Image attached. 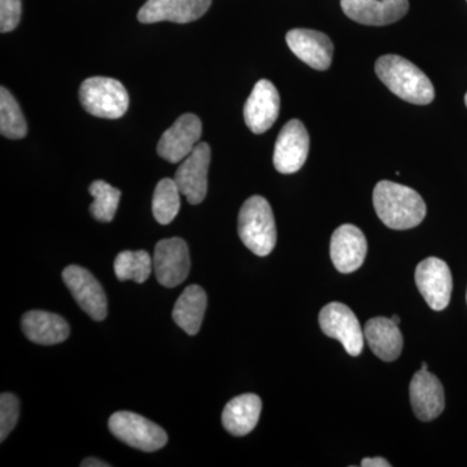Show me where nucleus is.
I'll return each mask as SVG.
<instances>
[{"label":"nucleus","mask_w":467,"mask_h":467,"mask_svg":"<svg viewBox=\"0 0 467 467\" xmlns=\"http://www.w3.org/2000/svg\"><path fill=\"white\" fill-rule=\"evenodd\" d=\"M373 204L379 220L392 230L413 229L426 217L422 196L410 187L380 181L373 192Z\"/></svg>","instance_id":"obj_1"},{"label":"nucleus","mask_w":467,"mask_h":467,"mask_svg":"<svg viewBox=\"0 0 467 467\" xmlns=\"http://www.w3.org/2000/svg\"><path fill=\"white\" fill-rule=\"evenodd\" d=\"M376 73L389 91L408 103L427 106L435 99L434 85L429 77L405 57H380L376 63Z\"/></svg>","instance_id":"obj_2"},{"label":"nucleus","mask_w":467,"mask_h":467,"mask_svg":"<svg viewBox=\"0 0 467 467\" xmlns=\"http://www.w3.org/2000/svg\"><path fill=\"white\" fill-rule=\"evenodd\" d=\"M238 233L243 244L257 256H267L276 244L275 214L263 196H252L242 205Z\"/></svg>","instance_id":"obj_3"},{"label":"nucleus","mask_w":467,"mask_h":467,"mask_svg":"<svg viewBox=\"0 0 467 467\" xmlns=\"http://www.w3.org/2000/svg\"><path fill=\"white\" fill-rule=\"evenodd\" d=\"M79 101L86 112L99 119H119L129 109L125 86L109 77H91L82 82Z\"/></svg>","instance_id":"obj_4"},{"label":"nucleus","mask_w":467,"mask_h":467,"mask_svg":"<svg viewBox=\"0 0 467 467\" xmlns=\"http://www.w3.org/2000/svg\"><path fill=\"white\" fill-rule=\"evenodd\" d=\"M109 427L119 441L135 450L155 451L168 442L167 432L161 427L131 411H117L109 418Z\"/></svg>","instance_id":"obj_5"},{"label":"nucleus","mask_w":467,"mask_h":467,"mask_svg":"<svg viewBox=\"0 0 467 467\" xmlns=\"http://www.w3.org/2000/svg\"><path fill=\"white\" fill-rule=\"evenodd\" d=\"M319 326L328 337L339 340L352 358L364 349L365 335L355 313L342 303H330L319 313Z\"/></svg>","instance_id":"obj_6"},{"label":"nucleus","mask_w":467,"mask_h":467,"mask_svg":"<svg viewBox=\"0 0 467 467\" xmlns=\"http://www.w3.org/2000/svg\"><path fill=\"white\" fill-rule=\"evenodd\" d=\"M152 260L159 284L168 288L183 284L192 269L189 245L181 238L160 241Z\"/></svg>","instance_id":"obj_7"},{"label":"nucleus","mask_w":467,"mask_h":467,"mask_svg":"<svg viewBox=\"0 0 467 467\" xmlns=\"http://www.w3.org/2000/svg\"><path fill=\"white\" fill-rule=\"evenodd\" d=\"M63 279L67 290L88 317L94 321H103L107 317L109 301L106 292L88 270L78 265L67 266L64 269Z\"/></svg>","instance_id":"obj_8"},{"label":"nucleus","mask_w":467,"mask_h":467,"mask_svg":"<svg viewBox=\"0 0 467 467\" xmlns=\"http://www.w3.org/2000/svg\"><path fill=\"white\" fill-rule=\"evenodd\" d=\"M416 285L430 308L436 312L447 308L453 290V278L445 261L429 257L418 264Z\"/></svg>","instance_id":"obj_9"},{"label":"nucleus","mask_w":467,"mask_h":467,"mask_svg":"<svg viewBox=\"0 0 467 467\" xmlns=\"http://www.w3.org/2000/svg\"><path fill=\"white\" fill-rule=\"evenodd\" d=\"M309 155V134L299 119H291L282 128L275 147L273 162L279 173L299 171Z\"/></svg>","instance_id":"obj_10"},{"label":"nucleus","mask_w":467,"mask_h":467,"mask_svg":"<svg viewBox=\"0 0 467 467\" xmlns=\"http://www.w3.org/2000/svg\"><path fill=\"white\" fill-rule=\"evenodd\" d=\"M209 164L211 149L208 143L202 142L195 147L175 171V183L190 204H201L207 196Z\"/></svg>","instance_id":"obj_11"},{"label":"nucleus","mask_w":467,"mask_h":467,"mask_svg":"<svg viewBox=\"0 0 467 467\" xmlns=\"http://www.w3.org/2000/svg\"><path fill=\"white\" fill-rule=\"evenodd\" d=\"M202 133L201 119L192 113L178 117L171 128L160 138L158 153L160 158L171 164L183 161L198 146Z\"/></svg>","instance_id":"obj_12"},{"label":"nucleus","mask_w":467,"mask_h":467,"mask_svg":"<svg viewBox=\"0 0 467 467\" xmlns=\"http://www.w3.org/2000/svg\"><path fill=\"white\" fill-rule=\"evenodd\" d=\"M211 5L212 0H147L138 12V20L142 24H189L204 16Z\"/></svg>","instance_id":"obj_13"},{"label":"nucleus","mask_w":467,"mask_h":467,"mask_svg":"<svg viewBox=\"0 0 467 467\" xmlns=\"http://www.w3.org/2000/svg\"><path fill=\"white\" fill-rule=\"evenodd\" d=\"M346 16L368 26H384L401 20L409 11V0H340Z\"/></svg>","instance_id":"obj_14"},{"label":"nucleus","mask_w":467,"mask_h":467,"mask_svg":"<svg viewBox=\"0 0 467 467\" xmlns=\"http://www.w3.org/2000/svg\"><path fill=\"white\" fill-rule=\"evenodd\" d=\"M368 242L358 226L346 223L337 227L331 236L330 256L337 272H356L367 259Z\"/></svg>","instance_id":"obj_15"},{"label":"nucleus","mask_w":467,"mask_h":467,"mask_svg":"<svg viewBox=\"0 0 467 467\" xmlns=\"http://www.w3.org/2000/svg\"><path fill=\"white\" fill-rule=\"evenodd\" d=\"M279 107L281 99L275 86L267 79H260L244 104V121L252 133L269 130L278 119Z\"/></svg>","instance_id":"obj_16"},{"label":"nucleus","mask_w":467,"mask_h":467,"mask_svg":"<svg viewBox=\"0 0 467 467\" xmlns=\"http://www.w3.org/2000/svg\"><path fill=\"white\" fill-rule=\"evenodd\" d=\"M285 42L306 66L317 70L330 67L334 45L326 34L312 29H294L285 36Z\"/></svg>","instance_id":"obj_17"},{"label":"nucleus","mask_w":467,"mask_h":467,"mask_svg":"<svg viewBox=\"0 0 467 467\" xmlns=\"http://www.w3.org/2000/svg\"><path fill=\"white\" fill-rule=\"evenodd\" d=\"M409 393H410V404L414 413L420 420L429 422L441 416L444 410V389L438 377L429 373V370L420 368L414 374L409 387Z\"/></svg>","instance_id":"obj_18"},{"label":"nucleus","mask_w":467,"mask_h":467,"mask_svg":"<svg viewBox=\"0 0 467 467\" xmlns=\"http://www.w3.org/2000/svg\"><path fill=\"white\" fill-rule=\"evenodd\" d=\"M24 334L30 342L54 346L69 337V325L61 316L45 310H30L21 321Z\"/></svg>","instance_id":"obj_19"},{"label":"nucleus","mask_w":467,"mask_h":467,"mask_svg":"<svg viewBox=\"0 0 467 467\" xmlns=\"http://www.w3.org/2000/svg\"><path fill=\"white\" fill-rule=\"evenodd\" d=\"M364 335L374 355L382 361H395L401 355L404 340L399 325L391 318H371L365 325Z\"/></svg>","instance_id":"obj_20"},{"label":"nucleus","mask_w":467,"mask_h":467,"mask_svg":"<svg viewBox=\"0 0 467 467\" xmlns=\"http://www.w3.org/2000/svg\"><path fill=\"white\" fill-rule=\"evenodd\" d=\"M263 402L254 393L234 398L223 411V425L234 436H245L254 431L260 420Z\"/></svg>","instance_id":"obj_21"},{"label":"nucleus","mask_w":467,"mask_h":467,"mask_svg":"<svg viewBox=\"0 0 467 467\" xmlns=\"http://www.w3.org/2000/svg\"><path fill=\"white\" fill-rule=\"evenodd\" d=\"M207 304V294L201 285H189L175 303L173 309L175 324L180 326L186 334H198L204 319Z\"/></svg>","instance_id":"obj_22"},{"label":"nucleus","mask_w":467,"mask_h":467,"mask_svg":"<svg viewBox=\"0 0 467 467\" xmlns=\"http://www.w3.org/2000/svg\"><path fill=\"white\" fill-rule=\"evenodd\" d=\"M153 269V260L146 251H124L117 254L115 273L119 281L144 284Z\"/></svg>","instance_id":"obj_23"},{"label":"nucleus","mask_w":467,"mask_h":467,"mask_svg":"<svg viewBox=\"0 0 467 467\" xmlns=\"http://www.w3.org/2000/svg\"><path fill=\"white\" fill-rule=\"evenodd\" d=\"M181 193L177 183L171 178L160 181L153 192V217L161 225H168L177 217L181 209Z\"/></svg>","instance_id":"obj_24"},{"label":"nucleus","mask_w":467,"mask_h":467,"mask_svg":"<svg viewBox=\"0 0 467 467\" xmlns=\"http://www.w3.org/2000/svg\"><path fill=\"white\" fill-rule=\"evenodd\" d=\"M0 133L8 140H23L27 134L20 106L5 88H0Z\"/></svg>","instance_id":"obj_25"},{"label":"nucleus","mask_w":467,"mask_h":467,"mask_svg":"<svg viewBox=\"0 0 467 467\" xmlns=\"http://www.w3.org/2000/svg\"><path fill=\"white\" fill-rule=\"evenodd\" d=\"M88 192L94 198V202L90 205L92 217L100 223H110L116 216L121 192L100 180L92 182L88 187Z\"/></svg>","instance_id":"obj_26"},{"label":"nucleus","mask_w":467,"mask_h":467,"mask_svg":"<svg viewBox=\"0 0 467 467\" xmlns=\"http://www.w3.org/2000/svg\"><path fill=\"white\" fill-rule=\"evenodd\" d=\"M20 416V402L16 396L5 392L0 396V441H5L16 426Z\"/></svg>","instance_id":"obj_27"},{"label":"nucleus","mask_w":467,"mask_h":467,"mask_svg":"<svg viewBox=\"0 0 467 467\" xmlns=\"http://www.w3.org/2000/svg\"><path fill=\"white\" fill-rule=\"evenodd\" d=\"M21 0H0V32L16 29L21 20Z\"/></svg>","instance_id":"obj_28"},{"label":"nucleus","mask_w":467,"mask_h":467,"mask_svg":"<svg viewBox=\"0 0 467 467\" xmlns=\"http://www.w3.org/2000/svg\"><path fill=\"white\" fill-rule=\"evenodd\" d=\"M361 466L364 467H389L391 463L389 461L380 459V457H373V459L362 460Z\"/></svg>","instance_id":"obj_29"},{"label":"nucleus","mask_w":467,"mask_h":467,"mask_svg":"<svg viewBox=\"0 0 467 467\" xmlns=\"http://www.w3.org/2000/svg\"><path fill=\"white\" fill-rule=\"evenodd\" d=\"M82 467H109V463L103 462V461L98 459H86L84 462L81 463Z\"/></svg>","instance_id":"obj_30"},{"label":"nucleus","mask_w":467,"mask_h":467,"mask_svg":"<svg viewBox=\"0 0 467 467\" xmlns=\"http://www.w3.org/2000/svg\"><path fill=\"white\" fill-rule=\"evenodd\" d=\"M391 319L393 322H395V324L400 325V318H399V316H393Z\"/></svg>","instance_id":"obj_31"},{"label":"nucleus","mask_w":467,"mask_h":467,"mask_svg":"<svg viewBox=\"0 0 467 467\" xmlns=\"http://www.w3.org/2000/svg\"><path fill=\"white\" fill-rule=\"evenodd\" d=\"M422 370H429V368H427L426 362H423V364H422Z\"/></svg>","instance_id":"obj_32"},{"label":"nucleus","mask_w":467,"mask_h":467,"mask_svg":"<svg viewBox=\"0 0 467 467\" xmlns=\"http://www.w3.org/2000/svg\"><path fill=\"white\" fill-rule=\"evenodd\" d=\"M465 104H466V107H467V92H466V95H465Z\"/></svg>","instance_id":"obj_33"},{"label":"nucleus","mask_w":467,"mask_h":467,"mask_svg":"<svg viewBox=\"0 0 467 467\" xmlns=\"http://www.w3.org/2000/svg\"><path fill=\"white\" fill-rule=\"evenodd\" d=\"M466 300H467V295H466Z\"/></svg>","instance_id":"obj_34"}]
</instances>
